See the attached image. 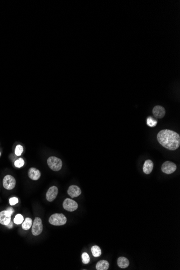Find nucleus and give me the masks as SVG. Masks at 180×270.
I'll use <instances>...</instances> for the list:
<instances>
[{
    "instance_id": "22",
    "label": "nucleus",
    "mask_w": 180,
    "mask_h": 270,
    "mask_svg": "<svg viewBox=\"0 0 180 270\" xmlns=\"http://www.w3.org/2000/svg\"><path fill=\"white\" fill-rule=\"evenodd\" d=\"M23 151V148L20 145H18L15 150V153L17 156H20Z\"/></svg>"
},
{
    "instance_id": "6",
    "label": "nucleus",
    "mask_w": 180,
    "mask_h": 270,
    "mask_svg": "<svg viewBox=\"0 0 180 270\" xmlns=\"http://www.w3.org/2000/svg\"><path fill=\"white\" fill-rule=\"evenodd\" d=\"M176 168L177 166L176 164L169 161L164 162L161 167L162 171L166 174L173 173L176 170Z\"/></svg>"
},
{
    "instance_id": "4",
    "label": "nucleus",
    "mask_w": 180,
    "mask_h": 270,
    "mask_svg": "<svg viewBox=\"0 0 180 270\" xmlns=\"http://www.w3.org/2000/svg\"><path fill=\"white\" fill-rule=\"evenodd\" d=\"M43 224L40 218L36 217L32 225V234L34 236H38L42 233Z\"/></svg>"
},
{
    "instance_id": "7",
    "label": "nucleus",
    "mask_w": 180,
    "mask_h": 270,
    "mask_svg": "<svg viewBox=\"0 0 180 270\" xmlns=\"http://www.w3.org/2000/svg\"><path fill=\"white\" fill-rule=\"evenodd\" d=\"M63 207L68 212H74L78 209V203L74 200L70 198H66L63 203Z\"/></svg>"
},
{
    "instance_id": "13",
    "label": "nucleus",
    "mask_w": 180,
    "mask_h": 270,
    "mask_svg": "<svg viewBox=\"0 0 180 270\" xmlns=\"http://www.w3.org/2000/svg\"><path fill=\"white\" fill-rule=\"evenodd\" d=\"M153 167H154V163L152 161L150 160H147L144 162V167H143V171L146 174H149L152 171Z\"/></svg>"
},
{
    "instance_id": "24",
    "label": "nucleus",
    "mask_w": 180,
    "mask_h": 270,
    "mask_svg": "<svg viewBox=\"0 0 180 270\" xmlns=\"http://www.w3.org/2000/svg\"><path fill=\"white\" fill-rule=\"evenodd\" d=\"M8 228H9V229H12V228L13 227V223L12 222H11L10 221V223H9V224H7L6 226Z\"/></svg>"
},
{
    "instance_id": "25",
    "label": "nucleus",
    "mask_w": 180,
    "mask_h": 270,
    "mask_svg": "<svg viewBox=\"0 0 180 270\" xmlns=\"http://www.w3.org/2000/svg\"><path fill=\"white\" fill-rule=\"evenodd\" d=\"M7 210L9 212L10 214H11V215H12V214H13V212H14V209H13L12 208H8Z\"/></svg>"
},
{
    "instance_id": "16",
    "label": "nucleus",
    "mask_w": 180,
    "mask_h": 270,
    "mask_svg": "<svg viewBox=\"0 0 180 270\" xmlns=\"http://www.w3.org/2000/svg\"><path fill=\"white\" fill-rule=\"evenodd\" d=\"M32 221L30 218H26L22 224V229L24 230H28L32 226Z\"/></svg>"
},
{
    "instance_id": "9",
    "label": "nucleus",
    "mask_w": 180,
    "mask_h": 270,
    "mask_svg": "<svg viewBox=\"0 0 180 270\" xmlns=\"http://www.w3.org/2000/svg\"><path fill=\"white\" fill-rule=\"evenodd\" d=\"M11 214L7 210L0 212V223L7 226L11 221Z\"/></svg>"
},
{
    "instance_id": "15",
    "label": "nucleus",
    "mask_w": 180,
    "mask_h": 270,
    "mask_svg": "<svg viewBox=\"0 0 180 270\" xmlns=\"http://www.w3.org/2000/svg\"><path fill=\"white\" fill-rule=\"evenodd\" d=\"M110 264L107 260H102L97 263L96 268L97 270H107Z\"/></svg>"
},
{
    "instance_id": "19",
    "label": "nucleus",
    "mask_w": 180,
    "mask_h": 270,
    "mask_svg": "<svg viewBox=\"0 0 180 270\" xmlns=\"http://www.w3.org/2000/svg\"><path fill=\"white\" fill-rule=\"evenodd\" d=\"M24 221V218L22 215L17 214L15 217L14 219V222L16 224H21Z\"/></svg>"
},
{
    "instance_id": "11",
    "label": "nucleus",
    "mask_w": 180,
    "mask_h": 270,
    "mask_svg": "<svg viewBox=\"0 0 180 270\" xmlns=\"http://www.w3.org/2000/svg\"><path fill=\"white\" fill-rule=\"evenodd\" d=\"M82 191L80 188L77 185H71L70 187L69 188L68 190V193L72 198L78 197V196L80 195Z\"/></svg>"
},
{
    "instance_id": "20",
    "label": "nucleus",
    "mask_w": 180,
    "mask_h": 270,
    "mask_svg": "<svg viewBox=\"0 0 180 270\" xmlns=\"http://www.w3.org/2000/svg\"><path fill=\"white\" fill-rule=\"evenodd\" d=\"M82 262L83 264H88L90 263V256L88 253L84 252L82 255Z\"/></svg>"
},
{
    "instance_id": "5",
    "label": "nucleus",
    "mask_w": 180,
    "mask_h": 270,
    "mask_svg": "<svg viewBox=\"0 0 180 270\" xmlns=\"http://www.w3.org/2000/svg\"><path fill=\"white\" fill-rule=\"evenodd\" d=\"M16 185V180L15 178L10 175H7L3 179V187L7 190H12Z\"/></svg>"
},
{
    "instance_id": "17",
    "label": "nucleus",
    "mask_w": 180,
    "mask_h": 270,
    "mask_svg": "<svg viewBox=\"0 0 180 270\" xmlns=\"http://www.w3.org/2000/svg\"><path fill=\"white\" fill-rule=\"evenodd\" d=\"M91 252L93 256L95 257H98L102 254V251L100 248L97 245H94L91 248Z\"/></svg>"
},
{
    "instance_id": "21",
    "label": "nucleus",
    "mask_w": 180,
    "mask_h": 270,
    "mask_svg": "<svg viewBox=\"0 0 180 270\" xmlns=\"http://www.w3.org/2000/svg\"><path fill=\"white\" fill-rule=\"evenodd\" d=\"M14 165L15 167L17 168H21L23 167L24 165V161L22 158H19L18 159L15 161Z\"/></svg>"
},
{
    "instance_id": "3",
    "label": "nucleus",
    "mask_w": 180,
    "mask_h": 270,
    "mask_svg": "<svg viewBox=\"0 0 180 270\" xmlns=\"http://www.w3.org/2000/svg\"><path fill=\"white\" fill-rule=\"evenodd\" d=\"M47 163L51 170L54 171H59L62 167V161L58 157L50 156L47 160Z\"/></svg>"
},
{
    "instance_id": "2",
    "label": "nucleus",
    "mask_w": 180,
    "mask_h": 270,
    "mask_svg": "<svg viewBox=\"0 0 180 270\" xmlns=\"http://www.w3.org/2000/svg\"><path fill=\"white\" fill-rule=\"evenodd\" d=\"M49 222L53 226H63L66 224L67 218L63 214H54L50 216Z\"/></svg>"
},
{
    "instance_id": "23",
    "label": "nucleus",
    "mask_w": 180,
    "mask_h": 270,
    "mask_svg": "<svg viewBox=\"0 0 180 270\" xmlns=\"http://www.w3.org/2000/svg\"><path fill=\"white\" fill-rule=\"evenodd\" d=\"M18 199L17 198L14 197V198H10L9 199V203L11 206H14L17 203H18Z\"/></svg>"
},
{
    "instance_id": "1",
    "label": "nucleus",
    "mask_w": 180,
    "mask_h": 270,
    "mask_svg": "<svg viewBox=\"0 0 180 270\" xmlns=\"http://www.w3.org/2000/svg\"><path fill=\"white\" fill-rule=\"evenodd\" d=\"M157 139L160 145L170 151H175L180 146V137L178 133L169 129H163L159 132Z\"/></svg>"
},
{
    "instance_id": "14",
    "label": "nucleus",
    "mask_w": 180,
    "mask_h": 270,
    "mask_svg": "<svg viewBox=\"0 0 180 270\" xmlns=\"http://www.w3.org/2000/svg\"><path fill=\"white\" fill-rule=\"evenodd\" d=\"M117 263L119 267L121 268H127L130 265V262L128 259L124 257H120L118 258Z\"/></svg>"
},
{
    "instance_id": "26",
    "label": "nucleus",
    "mask_w": 180,
    "mask_h": 270,
    "mask_svg": "<svg viewBox=\"0 0 180 270\" xmlns=\"http://www.w3.org/2000/svg\"><path fill=\"white\" fill-rule=\"evenodd\" d=\"M0 155H1V153H0Z\"/></svg>"
},
{
    "instance_id": "8",
    "label": "nucleus",
    "mask_w": 180,
    "mask_h": 270,
    "mask_svg": "<svg viewBox=\"0 0 180 270\" xmlns=\"http://www.w3.org/2000/svg\"><path fill=\"white\" fill-rule=\"evenodd\" d=\"M58 189L56 186H52L49 189L46 193V198L49 202H52L58 195Z\"/></svg>"
},
{
    "instance_id": "10",
    "label": "nucleus",
    "mask_w": 180,
    "mask_h": 270,
    "mask_svg": "<svg viewBox=\"0 0 180 270\" xmlns=\"http://www.w3.org/2000/svg\"><path fill=\"white\" fill-rule=\"evenodd\" d=\"M165 113H166L165 109L161 106H159V105L156 106L153 109V114L156 118L162 119L165 115Z\"/></svg>"
},
{
    "instance_id": "18",
    "label": "nucleus",
    "mask_w": 180,
    "mask_h": 270,
    "mask_svg": "<svg viewBox=\"0 0 180 270\" xmlns=\"http://www.w3.org/2000/svg\"><path fill=\"white\" fill-rule=\"evenodd\" d=\"M158 123V121L155 119H154L153 117H149L147 119V125L148 126L151 127H154L156 126Z\"/></svg>"
},
{
    "instance_id": "12",
    "label": "nucleus",
    "mask_w": 180,
    "mask_h": 270,
    "mask_svg": "<svg viewBox=\"0 0 180 270\" xmlns=\"http://www.w3.org/2000/svg\"><path fill=\"white\" fill-rule=\"evenodd\" d=\"M40 172L35 168H31L28 171V176L30 179L32 180H38L40 177Z\"/></svg>"
}]
</instances>
